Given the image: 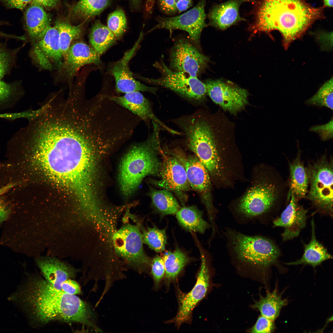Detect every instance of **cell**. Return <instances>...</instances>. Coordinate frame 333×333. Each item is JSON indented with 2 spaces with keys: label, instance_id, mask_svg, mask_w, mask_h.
<instances>
[{
  "label": "cell",
  "instance_id": "obj_1",
  "mask_svg": "<svg viewBox=\"0 0 333 333\" xmlns=\"http://www.w3.org/2000/svg\"><path fill=\"white\" fill-rule=\"evenodd\" d=\"M20 140L37 166L73 192L84 210L95 209L106 198L116 144L93 115L73 107L48 110L23 129Z\"/></svg>",
  "mask_w": 333,
  "mask_h": 333
},
{
  "label": "cell",
  "instance_id": "obj_2",
  "mask_svg": "<svg viewBox=\"0 0 333 333\" xmlns=\"http://www.w3.org/2000/svg\"><path fill=\"white\" fill-rule=\"evenodd\" d=\"M34 328L50 323H79L96 332L101 329L90 305L76 295L57 290L37 273L25 272L16 290L7 298Z\"/></svg>",
  "mask_w": 333,
  "mask_h": 333
},
{
  "label": "cell",
  "instance_id": "obj_3",
  "mask_svg": "<svg viewBox=\"0 0 333 333\" xmlns=\"http://www.w3.org/2000/svg\"><path fill=\"white\" fill-rule=\"evenodd\" d=\"M171 121L214 181L224 180L230 170L227 158L237 148L233 124L222 113H211L203 108Z\"/></svg>",
  "mask_w": 333,
  "mask_h": 333
},
{
  "label": "cell",
  "instance_id": "obj_4",
  "mask_svg": "<svg viewBox=\"0 0 333 333\" xmlns=\"http://www.w3.org/2000/svg\"><path fill=\"white\" fill-rule=\"evenodd\" d=\"M321 13L320 8L312 7L303 0H262L255 12L253 28L259 31H278L287 48Z\"/></svg>",
  "mask_w": 333,
  "mask_h": 333
},
{
  "label": "cell",
  "instance_id": "obj_5",
  "mask_svg": "<svg viewBox=\"0 0 333 333\" xmlns=\"http://www.w3.org/2000/svg\"><path fill=\"white\" fill-rule=\"evenodd\" d=\"M152 123L153 131L148 138L131 146L120 162L118 182L126 200L136 192L146 177L159 175L162 163L159 155L163 153L159 137L162 129L156 123Z\"/></svg>",
  "mask_w": 333,
  "mask_h": 333
},
{
  "label": "cell",
  "instance_id": "obj_6",
  "mask_svg": "<svg viewBox=\"0 0 333 333\" xmlns=\"http://www.w3.org/2000/svg\"><path fill=\"white\" fill-rule=\"evenodd\" d=\"M225 233L230 256L239 261L264 269L276 263L280 256L278 247L265 237L249 236L230 228Z\"/></svg>",
  "mask_w": 333,
  "mask_h": 333
},
{
  "label": "cell",
  "instance_id": "obj_7",
  "mask_svg": "<svg viewBox=\"0 0 333 333\" xmlns=\"http://www.w3.org/2000/svg\"><path fill=\"white\" fill-rule=\"evenodd\" d=\"M276 175L264 174L240 199L236 208L240 218L251 221L269 212L280 200L282 186Z\"/></svg>",
  "mask_w": 333,
  "mask_h": 333
},
{
  "label": "cell",
  "instance_id": "obj_8",
  "mask_svg": "<svg viewBox=\"0 0 333 333\" xmlns=\"http://www.w3.org/2000/svg\"><path fill=\"white\" fill-rule=\"evenodd\" d=\"M333 159L325 154L306 168L308 197L317 210L332 215Z\"/></svg>",
  "mask_w": 333,
  "mask_h": 333
},
{
  "label": "cell",
  "instance_id": "obj_9",
  "mask_svg": "<svg viewBox=\"0 0 333 333\" xmlns=\"http://www.w3.org/2000/svg\"><path fill=\"white\" fill-rule=\"evenodd\" d=\"M154 66L160 72L161 76L157 79L142 77L143 80L169 89L195 104H200L204 101L207 94L206 85L197 77L174 71L168 67L162 60L156 62Z\"/></svg>",
  "mask_w": 333,
  "mask_h": 333
},
{
  "label": "cell",
  "instance_id": "obj_10",
  "mask_svg": "<svg viewBox=\"0 0 333 333\" xmlns=\"http://www.w3.org/2000/svg\"><path fill=\"white\" fill-rule=\"evenodd\" d=\"M116 253L139 273L146 270L151 261L143 248L142 233L139 226L127 224L113 233L112 237Z\"/></svg>",
  "mask_w": 333,
  "mask_h": 333
},
{
  "label": "cell",
  "instance_id": "obj_11",
  "mask_svg": "<svg viewBox=\"0 0 333 333\" xmlns=\"http://www.w3.org/2000/svg\"><path fill=\"white\" fill-rule=\"evenodd\" d=\"M171 154L176 156L184 165L191 188L199 195L206 208L212 232L216 231L217 227L215 221V211L212 197L210 177L208 172L195 155H187L177 150Z\"/></svg>",
  "mask_w": 333,
  "mask_h": 333
},
{
  "label": "cell",
  "instance_id": "obj_12",
  "mask_svg": "<svg viewBox=\"0 0 333 333\" xmlns=\"http://www.w3.org/2000/svg\"><path fill=\"white\" fill-rule=\"evenodd\" d=\"M205 0L200 1L190 10L173 17L158 16L157 24L151 31L165 29L184 31L189 34L191 42L196 47L199 45L201 32L206 26Z\"/></svg>",
  "mask_w": 333,
  "mask_h": 333
},
{
  "label": "cell",
  "instance_id": "obj_13",
  "mask_svg": "<svg viewBox=\"0 0 333 333\" xmlns=\"http://www.w3.org/2000/svg\"><path fill=\"white\" fill-rule=\"evenodd\" d=\"M209 59L191 42L180 39L175 42L171 49L170 69L197 77L207 67Z\"/></svg>",
  "mask_w": 333,
  "mask_h": 333
},
{
  "label": "cell",
  "instance_id": "obj_14",
  "mask_svg": "<svg viewBox=\"0 0 333 333\" xmlns=\"http://www.w3.org/2000/svg\"><path fill=\"white\" fill-rule=\"evenodd\" d=\"M207 94L224 111L236 114L248 104L247 90L221 80L209 79L204 83Z\"/></svg>",
  "mask_w": 333,
  "mask_h": 333
},
{
  "label": "cell",
  "instance_id": "obj_15",
  "mask_svg": "<svg viewBox=\"0 0 333 333\" xmlns=\"http://www.w3.org/2000/svg\"><path fill=\"white\" fill-rule=\"evenodd\" d=\"M201 263L196 282L191 290L179 296V306L175 317L169 321L179 327L191 318L192 311L205 296L209 285L210 276L205 255L200 249Z\"/></svg>",
  "mask_w": 333,
  "mask_h": 333
},
{
  "label": "cell",
  "instance_id": "obj_16",
  "mask_svg": "<svg viewBox=\"0 0 333 333\" xmlns=\"http://www.w3.org/2000/svg\"><path fill=\"white\" fill-rule=\"evenodd\" d=\"M142 36L141 32L133 47L126 52L123 57L110 65L109 71L114 77L116 89L118 93H128L133 92H147L155 94L158 88L147 86L135 79L129 67V63L133 57Z\"/></svg>",
  "mask_w": 333,
  "mask_h": 333
},
{
  "label": "cell",
  "instance_id": "obj_17",
  "mask_svg": "<svg viewBox=\"0 0 333 333\" xmlns=\"http://www.w3.org/2000/svg\"><path fill=\"white\" fill-rule=\"evenodd\" d=\"M166 156L164 159L159 173L158 180L150 179L149 182L156 187L170 191L180 193L187 191L191 188L185 168L180 160L175 155Z\"/></svg>",
  "mask_w": 333,
  "mask_h": 333
},
{
  "label": "cell",
  "instance_id": "obj_18",
  "mask_svg": "<svg viewBox=\"0 0 333 333\" xmlns=\"http://www.w3.org/2000/svg\"><path fill=\"white\" fill-rule=\"evenodd\" d=\"M32 54L34 60L43 68L50 70L54 66L62 67L64 59L59 33L54 26H51L41 39L34 42Z\"/></svg>",
  "mask_w": 333,
  "mask_h": 333
},
{
  "label": "cell",
  "instance_id": "obj_19",
  "mask_svg": "<svg viewBox=\"0 0 333 333\" xmlns=\"http://www.w3.org/2000/svg\"><path fill=\"white\" fill-rule=\"evenodd\" d=\"M109 97L118 105L137 116L148 126L150 121H154L160 127L162 130L173 135H182L180 132L170 128L156 117L153 112L150 102L140 92L126 93L121 96L109 95Z\"/></svg>",
  "mask_w": 333,
  "mask_h": 333
},
{
  "label": "cell",
  "instance_id": "obj_20",
  "mask_svg": "<svg viewBox=\"0 0 333 333\" xmlns=\"http://www.w3.org/2000/svg\"><path fill=\"white\" fill-rule=\"evenodd\" d=\"M289 203L280 216L273 221L274 227H282L284 231L282 234L283 241L297 237L306 226L307 211L298 203V200L290 195Z\"/></svg>",
  "mask_w": 333,
  "mask_h": 333
},
{
  "label": "cell",
  "instance_id": "obj_21",
  "mask_svg": "<svg viewBox=\"0 0 333 333\" xmlns=\"http://www.w3.org/2000/svg\"><path fill=\"white\" fill-rule=\"evenodd\" d=\"M35 263L44 279L55 288L61 290V286L68 279H74L80 271L71 265L56 258L39 257Z\"/></svg>",
  "mask_w": 333,
  "mask_h": 333
},
{
  "label": "cell",
  "instance_id": "obj_22",
  "mask_svg": "<svg viewBox=\"0 0 333 333\" xmlns=\"http://www.w3.org/2000/svg\"><path fill=\"white\" fill-rule=\"evenodd\" d=\"M101 64L100 56L95 50L82 42L71 45L62 67L69 76L74 75L79 69L85 65Z\"/></svg>",
  "mask_w": 333,
  "mask_h": 333
},
{
  "label": "cell",
  "instance_id": "obj_23",
  "mask_svg": "<svg viewBox=\"0 0 333 333\" xmlns=\"http://www.w3.org/2000/svg\"><path fill=\"white\" fill-rule=\"evenodd\" d=\"M250 0H229L216 5L208 14L210 24L221 30H225L235 23L245 20L239 14L241 4Z\"/></svg>",
  "mask_w": 333,
  "mask_h": 333
},
{
  "label": "cell",
  "instance_id": "obj_24",
  "mask_svg": "<svg viewBox=\"0 0 333 333\" xmlns=\"http://www.w3.org/2000/svg\"><path fill=\"white\" fill-rule=\"evenodd\" d=\"M25 27L29 38L34 42L41 39L51 26V20L44 8L31 3L24 14Z\"/></svg>",
  "mask_w": 333,
  "mask_h": 333
},
{
  "label": "cell",
  "instance_id": "obj_25",
  "mask_svg": "<svg viewBox=\"0 0 333 333\" xmlns=\"http://www.w3.org/2000/svg\"><path fill=\"white\" fill-rule=\"evenodd\" d=\"M298 148L296 157L289 163V196L293 195L298 200L306 197L309 187L306 169L301 160V151Z\"/></svg>",
  "mask_w": 333,
  "mask_h": 333
},
{
  "label": "cell",
  "instance_id": "obj_26",
  "mask_svg": "<svg viewBox=\"0 0 333 333\" xmlns=\"http://www.w3.org/2000/svg\"><path fill=\"white\" fill-rule=\"evenodd\" d=\"M311 235L309 243L305 245L302 257L296 261L286 263L288 265L304 264L315 267L326 260L332 258V256L317 240L315 235V225L313 218L311 221Z\"/></svg>",
  "mask_w": 333,
  "mask_h": 333
},
{
  "label": "cell",
  "instance_id": "obj_27",
  "mask_svg": "<svg viewBox=\"0 0 333 333\" xmlns=\"http://www.w3.org/2000/svg\"><path fill=\"white\" fill-rule=\"evenodd\" d=\"M175 215L179 223L187 231L204 233L211 227L203 219L202 211L195 206L180 208Z\"/></svg>",
  "mask_w": 333,
  "mask_h": 333
},
{
  "label": "cell",
  "instance_id": "obj_28",
  "mask_svg": "<svg viewBox=\"0 0 333 333\" xmlns=\"http://www.w3.org/2000/svg\"><path fill=\"white\" fill-rule=\"evenodd\" d=\"M147 194L151 198L154 209L162 215L175 214L180 208L170 191L163 189L158 190L149 186Z\"/></svg>",
  "mask_w": 333,
  "mask_h": 333
},
{
  "label": "cell",
  "instance_id": "obj_29",
  "mask_svg": "<svg viewBox=\"0 0 333 333\" xmlns=\"http://www.w3.org/2000/svg\"><path fill=\"white\" fill-rule=\"evenodd\" d=\"M288 304V300L282 298L275 289L272 292H268L265 297L261 296L252 307L258 309L261 315L274 321L279 316L282 308Z\"/></svg>",
  "mask_w": 333,
  "mask_h": 333
},
{
  "label": "cell",
  "instance_id": "obj_30",
  "mask_svg": "<svg viewBox=\"0 0 333 333\" xmlns=\"http://www.w3.org/2000/svg\"><path fill=\"white\" fill-rule=\"evenodd\" d=\"M89 42L92 48L99 56L115 41L113 32L99 21L93 25L89 35Z\"/></svg>",
  "mask_w": 333,
  "mask_h": 333
},
{
  "label": "cell",
  "instance_id": "obj_31",
  "mask_svg": "<svg viewBox=\"0 0 333 333\" xmlns=\"http://www.w3.org/2000/svg\"><path fill=\"white\" fill-rule=\"evenodd\" d=\"M165 268V279L168 284L177 277L189 258L178 248L171 252L167 251L163 258Z\"/></svg>",
  "mask_w": 333,
  "mask_h": 333
},
{
  "label": "cell",
  "instance_id": "obj_32",
  "mask_svg": "<svg viewBox=\"0 0 333 333\" xmlns=\"http://www.w3.org/2000/svg\"><path fill=\"white\" fill-rule=\"evenodd\" d=\"M84 25V23L73 25L61 20L55 23L54 26L59 32L60 48L64 60L67 56L72 41L79 38L82 34Z\"/></svg>",
  "mask_w": 333,
  "mask_h": 333
},
{
  "label": "cell",
  "instance_id": "obj_33",
  "mask_svg": "<svg viewBox=\"0 0 333 333\" xmlns=\"http://www.w3.org/2000/svg\"><path fill=\"white\" fill-rule=\"evenodd\" d=\"M111 0H79L74 6L72 12L86 20L99 15L109 5Z\"/></svg>",
  "mask_w": 333,
  "mask_h": 333
},
{
  "label": "cell",
  "instance_id": "obj_34",
  "mask_svg": "<svg viewBox=\"0 0 333 333\" xmlns=\"http://www.w3.org/2000/svg\"><path fill=\"white\" fill-rule=\"evenodd\" d=\"M333 78L325 82L305 103L319 108L326 107L333 110Z\"/></svg>",
  "mask_w": 333,
  "mask_h": 333
},
{
  "label": "cell",
  "instance_id": "obj_35",
  "mask_svg": "<svg viewBox=\"0 0 333 333\" xmlns=\"http://www.w3.org/2000/svg\"><path fill=\"white\" fill-rule=\"evenodd\" d=\"M143 243L157 253L165 250L167 244V237L165 229H159L156 227L143 229Z\"/></svg>",
  "mask_w": 333,
  "mask_h": 333
},
{
  "label": "cell",
  "instance_id": "obj_36",
  "mask_svg": "<svg viewBox=\"0 0 333 333\" xmlns=\"http://www.w3.org/2000/svg\"><path fill=\"white\" fill-rule=\"evenodd\" d=\"M23 94L17 84L7 83L0 80V109L12 107Z\"/></svg>",
  "mask_w": 333,
  "mask_h": 333
},
{
  "label": "cell",
  "instance_id": "obj_37",
  "mask_svg": "<svg viewBox=\"0 0 333 333\" xmlns=\"http://www.w3.org/2000/svg\"><path fill=\"white\" fill-rule=\"evenodd\" d=\"M127 23L124 11L118 8L109 15L107 20V27L114 34L116 39H119L125 31Z\"/></svg>",
  "mask_w": 333,
  "mask_h": 333
},
{
  "label": "cell",
  "instance_id": "obj_38",
  "mask_svg": "<svg viewBox=\"0 0 333 333\" xmlns=\"http://www.w3.org/2000/svg\"><path fill=\"white\" fill-rule=\"evenodd\" d=\"M13 60L12 53L0 42V80L9 71Z\"/></svg>",
  "mask_w": 333,
  "mask_h": 333
},
{
  "label": "cell",
  "instance_id": "obj_39",
  "mask_svg": "<svg viewBox=\"0 0 333 333\" xmlns=\"http://www.w3.org/2000/svg\"><path fill=\"white\" fill-rule=\"evenodd\" d=\"M151 274L155 286L157 287L165 274V268L163 258L156 255L151 262Z\"/></svg>",
  "mask_w": 333,
  "mask_h": 333
},
{
  "label": "cell",
  "instance_id": "obj_40",
  "mask_svg": "<svg viewBox=\"0 0 333 333\" xmlns=\"http://www.w3.org/2000/svg\"><path fill=\"white\" fill-rule=\"evenodd\" d=\"M333 117L326 124L312 126L309 131L318 134L321 140L326 141L333 138Z\"/></svg>",
  "mask_w": 333,
  "mask_h": 333
},
{
  "label": "cell",
  "instance_id": "obj_41",
  "mask_svg": "<svg viewBox=\"0 0 333 333\" xmlns=\"http://www.w3.org/2000/svg\"><path fill=\"white\" fill-rule=\"evenodd\" d=\"M275 328L274 321L261 315L251 330V332L268 333L272 332Z\"/></svg>",
  "mask_w": 333,
  "mask_h": 333
},
{
  "label": "cell",
  "instance_id": "obj_42",
  "mask_svg": "<svg viewBox=\"0 0 333 333\" xmlns=\"http://www.w3.org/2000/svg\"><path fill=\"white\" fill-rule=\"evenodd\" d=\"M61 290L70 294L76 295L82 294L80 284L73 279H68L64 282L61 285Z\"/></svg>",
  "mask_w": 333,
  "mask_h": 333
},
{
  "label": "cell",
  "instance_id": "obj_43",
  "mask_svg": "<svg viewBox=\"0 0 333 333\" xmlns=\"http://www.w3.org/2000/svg\"><path fill=\"white\" fill-rule=\"evenodd\" d=\"M159 2L161 10L165 14L171 15L178 12L174 0H159Z\"/></svg>",
  "mask_w": 333,
  "mask_h": 333
},
{
  "label": "cell",
  "instance_id": "obj_44",
  "mask_svg": "<svg viewBox=\"0 0 333 333\" xmlns=\"http://www.w3.org/2000/svg\"><path fill=\"white\" fill-rule=\"evenodd\" d=\"M6 6L10 8L23 10L32 0H0Z\"/></svg>",
  "mask_w": 333,
  "mask_h": 333
},
{
  "label": "cell",
  "instance_id": "obj_45",
  "mask_svg": "<svg viewBox=\"0 0 333 333\" xmlns=\"http://www.w3.org/2000/svg\"><path fill=\"white\" fill-rule=\"evenodd\" d=\"M10 211L7 204L2 199H0V224L7 219Z\"/></svg>",
  "mask_w": 333,
  "mask_h": 333
},
{
  "label": "cell",
  "instance_id": "obj_46",
  "mask_svg": "<svg viewBox=\"0 0 333 333\" xmlns=\"http://www.w3.org/2000/svg\"><path fill=\"white\" fill-rule=\"evenodd\" d=\"M178 12L179 13L191 6L192 0H174Z\"/></svg>",
  "mask_w": 333,
  "mask_h": 333
},
{
  "label": "cell",
  "instance_id": "obj_47",
  "mask_svg": "<svg viewBox=\"0 0 333 333\" xmlns=\"http://www.w3.org/2000/svg\"><path fill=\"white\" fill-rule=\"evenodd\" d=\"M60 0H32L31 3L38 4L46 8H51L56 6Z\"/></svg>",
  "mask_w": 333,
  "mask_h": 333
},
{
  "label": "cell",
  "instance_id": "obj_48",
  "mask_svg": "<svg viewBox=\"0 0 333 333\" xmlns=\"http://www.w3.org/2000/svg\"><path fill=\"white\" fill-rule=\"evenodd\" d=\"M18 185V183H14L7 184L0 188V196L6 193L13 187Z\"/></svg>",
  "mask_w": 333,
  "mask_h": 333
},
{
  "label": "cell",
  "instance_id": "obj_49",
  "mask_svg": "<svg viewBox=\"0 0 333 333\" xmlns=\"http://www.w3.org/2000/svg\"><path fill=\"white\" fill-rule=\"evenodd\" d=\"M1 24L0 22V26ZM0 37H4L5 38H13L16 39H18L19 40H24L25 39V37L23 36H19L14 35H10L7 34L3 32L0 30Z\"/></svg>",
  "mask_w": 333,
  "mask_h": 333
},
{
  "label": "cell",
  "instance_id": "obj_50",
  "mask_svg": "<svg viewBox=\"0 0 333 333\" xmlns=\"http://www.w3.org/2000/svg\"><path fill=\"white\" fill-rule=\"evenodd\" d=\"M131 6L134 9H138L140 7L141 0H129Z\"/></svg>",
  "mask_w": 333,
  "mask_h": 333
},
{
  "label": "cell",
  "instance_id": "obj_51",
  "mask_svg": "<svg viewBox=\"0 0 333 333\" xmlns=\"http://www.w3.org/2000/svg\"><path fill=\"white\" fill-rule=\"evenodd\" d=\"M324 5L327 7H332L333 0H323Z\"/></svg>",
  "mask_w": 333,
  "mask_h": 333
}]
</instances>
